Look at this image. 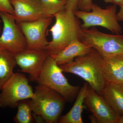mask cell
Masks as SVG:
<instances>
[{
  "label": "cell",
  "instance_id": "cell-1",
  "mask_svg": "<svg viewBox=\"0 0 123 123\" xmlns=\"http://www.w3.org/2000/svg\"><path fill=\"white\" fill-rule=\"evenodd\" d=\"M103 58L94 49L89 53L60 65L63 72L73 74L84 79L90 88L102 94L107 81L103 72Z\"/></svg>",
  "mask_w": 123,
  "mask_h": 123
},
{
  "label": "cell",
  "instance_id": "cell-2",
  "mask_svg": "<svg viewBox=\"0 0 123 123\" xmlns=\"http://www.w3.org/2000/svg\"><path fill=\"white\" fill-rule=\"evenodd\" d=\"M55 21L49 31L52 39L44 49L53 56L66 47L72 41L80 40L81 28L73 11L64 9L53 15Z\"/></svg>",
  "mask_w": 123,
  "mask_h": 123
},
{
  "label": "cell",
  "instance_id": "cell-3",
  "mask_svg": "<svg viewBox=\"0 0 123 123\" xmlns=\"http://www.w3.org/2000/svg\"><path fill=\"white\" fill-rule=\"evenodd\" d=\"M35 88L31 99L33 115L42 117L45 123H57L64 108L65 99L58 92L43 85L38 84Z\"/></svg>",
  "mask_w": 123,
  "mask_h": 123
},
{
  "label": "cell",
  "instance_id": "cell-4",
  "mask_svg": "<svg viewBox=\"0 0 123 123\" xmlns=\"http://www.w3.org/2000/svg\"><path fill=\"white\" fill-rule=\"evenodd\" d=\"M63 72L53 57L49 56L36 82L58 92L66 101L72 102L76 98L80 88L70 85Z\"/></svg>",
  "mask_w": 123,
  "mask_h": 123
},
{
  "label": "cell",
  "instance_id": "cell-5",
  "mask_svg": "<svg viewBox=\"0 0 123 123\" xmlns=\"http://www.w3.org/2000/svg\"><path fill=\"white\" fill-rule=\"evenodd\" d=\"M116 5H112L103 9L94 4L90 11L77 10L74 13L78 19L82 20L81 25L82 29H88L94 26H101L112 33L119 34L122 28L117 18Z\"/></svg>",
  "mask_w": 123,
  "mask_h": 123
},
{
  "label": "cell",
  "instance_id": "cell-6",
  "mask_svg": "<svg viewBox=\"0 0 123 123\" xmlns=\"http://www.w3.org/2000/svg\"><path fill=\"white\" fill-rule=\"evenodd\" d=\"M0 93V108H15L18 102L31 99L34 91L23 74L14 73L5 83Z\"/></svg>",
  "mask_w": 123,
  "mask_h": 123
},
{
  "label": "cell",
  "instance_id": "cell-7",
  "mask_svg": "<svg viewBox=\"0 0 123 123\" xmlns=\"http://www.w3.org/2000/svg\"><path fill=\"white\" fill-rule=\"evenodd\" d=\"M80 40L97 50L102 56L123 55V35L108 34L96 28H81Z\"/></svg>",
  "mask_w": 123,
  "mask_h": 123
},
{
  "label": "cell",
  "instance_id": "cell-8",
  "mask_svg": "<svg viewBox=\"0 0 123 123\" xmlns=\"http://www.w3.org/2000/svg\"><path fill=\"white\" fill-rule=\"evenodd\" d=\"M0 17L3 23L0 36V47L14 55L26 49V40L13 15L6 12H0Z\"/></svg>",
  "mask_w": 123,
  "mask_h": 123
},
{
  "label": "cell",
  "instance_id": "cell-9",
  "mask_svg": "<svg viewBox=\"0 0 123 123\" xmlns=\"http://www.w3.org/2000/svg\"><path fill=\"white\" fill-rule=\"evenodd\" d=\"M53 17H45L33 21L17 23L22 31L29 49H44L48 43L47 34Z\"/></svg>",
  "mask_w": 123,
  "mask_h": 123
},
{
  "label": "cell",
  "instance_id": "cell-10",
  "mask_svg": "<svg viewBox=\"0 0 123 123\" xmlns=\"http://www.w3.org/2000/svg\"><path fill=\"white\" fill-rule=\"evenodd\" d=\"M45 49H26L14 55L19 70L28 74L31 81H36L48 56Z\"/></svg>",
  "mask_w": 123,
  "mask_h": 123
},
{
  "label": "cell",
  "instance_id": "cell-11",
  "mask_svg": "<svg viewBox=\"0 0 123 123\" xmlns=\"http://www.w3.org/2000/svg\"><path fill=\"white\" fill-rule=\"evenodd\" d=\"M86 105L99 123H118L119 116L104 99L90 87L85 100Z\"/></svg>",
  "mask_w": 123,
  "mask_h": 123
},
{
  "label": "cell",
  "instance_id": "cell-12",
  "mask_svg": "<svg viewBox=\"0 0 123 123\" xmlns=\"http://www.w3.org/2000/svg\"><path fill=\"white\" fill-rule=\"evenodd\" d=\"M14 9L13 17L17 23L33 21L50 17L40 0H10Z\"/></svg>",
  "mask_w": 123,
  "mask_h": 123
},
{
  "label": "cell",
  "instance_id": "cell-13",
  "mask_svg": "<svg viewBox=\"0 0 123 123\" xmlns=\"http://www.w3.org/2000/svg\"><path fill=\"white\" fill-rule=\"evenodd\" d=\"M102 56L103 72L107 82L123 84V55Z\"/></svg>",
  "mask_w": 123,
  "mask_h": 123
},
{
  "label": "cell",
  "instance_id": "cell-14",
  "mask_svg": "<svg viewBox=\"0 0 123 123\" xmlns=\"http://www.w3.org/2000/svg\"><path fill=\"white\" fill-rule=\"evenodd\" d=\"M92 48L79 39L72 41L63 50L52 56L59 66L72 61L76 57L89 53Z\"/></svg>",
  "mask_w": 123,
  "mask_h": 123
},
{
  "label": "cell",
  "instance_id": "cell-15",
  "mask_svg": "<svg viewBox=\"0 0 123 123\" xmlns=\"http://www.w3.org/2000/svg\"><path fill=\"white\" fill-rule=\"evenodd\" d=\"M101 95L119 116H123V84L107 82Z\"/></svg>",
  "mask_w": 123,
  "mask_h": 123
},
{
  "label": "cell",
  "instance_id": "cell-16",
  "mask_svg": "<svg viewBox=\"0 0 123 123\" xmlns=\"http://www.w3.org/2000/svg\"><path fill=\"white\" fill-rule=\"evenodd\" d=\"M89 84L86 82L80 88L76 98L74 105L66 115L61 117L59 119L60 123H83L82 114L84 108V104L87 94Z\"/></svg>",
  "mask_w": 123,
  "mask_h": 123
},
{
  "label": "cell",
  "instance_id": "cell-17",
  "mask_svg": "<svg viewBox=\"0 0 123 123\" xmlns=\"http://www.w3.org/2000/svg\"><path fill=\"white\" fill-rule=\"evenodd\" d=\"M17 65L14 55L0 47V91L14 73Z\"/></svg>",
  "mask_w": 123,
  "mask_h": 123
},
{
  "label": "cell",
  "instance_id": "cell-18",
  "mask_svg": "<svg viewBox=\"0 0 123 123\" xmlns=\"http://www.w3.org/2000/svg\"><path fill=\"white\" fill-rule=\"evenodd\" d=\"M17 112L13 118L17 123H32L34 121L31 104V99H24L18 102Z\"/></svg>",
  "mask_w": 123,
  "mask_h": 123
},
{
  "label": "cell",
  "instance_id": "cell-19",
  "mask_svg": "<svg viewBox=\"0 0 123 123\" xmlns=\"http://www.w3.org/2000/svg\"><path fill=\"white\" fill-rule=\"evenodd\" d=\"M49 16L65 9L68 0H40Z\"/></svg>",
  "mask_w": 123,
  "mask_h": 123
},
{
  "label": "cell",
  "instance_id": "cell-20",
  "mask_svg": "<svg viewBox=\"0 0 123 123\" xmlns=\"http://www.w3.org/2000/svg\"><path fill=\"white\" fill-rule=\"evenodd\" d=\"M0 12H6L13 15V8L10 0H0Z\"/></svg>",
  "mask_w": 123,
  "mask_h": 123
},
{
  "label": "cell",
  "instance_id": "cell-21",
  "mask_svg": "<svg viewBox=\"0 0 123 123\" xmlns=\"http://www.w3.org/2000/svg\"><path fill=\"white\" fill-rule=\"evenodd\" d=\"M93 4L92 0H79L78 9L81 11L89 12L91 11Z\"/></svg>",
  "mask_w": 123,
  "mask_h": 123
},
{
  "label": "cell",
  "instance_id": "cell-22",
  "mask_svg": "<svg viewBox=\"0 0 123 123\" xmlns=\"http://www.w3.org/2000/svg\"><path fill=\"white\" fill-rule=\"evenodd\" d=\"M79 1V0H68L65 9L73 12L77 10Z\"/></svg>",
  "mask_w": 123,
  "mask_h": 123
},
{
  "label": "cell",
  "instance_id": "cell-23",
  "mask_svg": "<svg viewBox=\"0 0 123 123\" xmlns=\"http://www.w3.org/2000/svg\"><path fill=\"white\" fill-rule=\"evenodd\" d=\"M120 10L117 13V18L118 21H123V3L120 6Z\"/></svg>",
  "mask_w": 123,
  "mask_h": 123
},
{
  "label": "cell",
  "instance_id": "cell-24",
  "mask_svg": "<svg viewBox=\"0 0 123 123\" xmlns=\"http://www.w3.org/2000/svg\"><path fill=\"white\" fill-rule=\"evenodd\" d=\"M110 2L120 7L123 3V0H110Z\"/></svg>",
  "mask_w": 123,
  "mask_h": 123
},
{
  "label": "cell",
  "instance_id": "cell-25",
  "mask_svg": "<svg viewBox=\"0 0 123 123\" xmlns=\"http://www.w3.org/2000/svg\"><path fill=\"white\" fill-rule=\"evenodd\" d=\"M90 119V121L92 123H98L97 122V119L93 115H90L89 116Z\"/></svg>",
  "mask_w": 123,
  "mask_h": 123
},
{
  "label": "cell",
  "instance_id": "cell-26",
  "mask_svg": "<svg viewBox=\"0 0 123 123\" xmlns=\"http://www.w3.org/2000/svg\"><path fill=\"white\" fill-rule=\"evenodd\" d=\"M118 123H123V116H120L118 121Z\"/></svg>",
  "mask_w": 123,
  "mask_h": 123
},
{
  "label": "cell",
  "instance_id": "cell-27",
  "mask_svg": "<svg viewBox=\"0 0 123 123\" xmlns=\"http://www.w3.org/2000/svg\"><path fill=\"white\" fill-rule=\"evenodd\" d=\"M105 2H106V3H108L110 2V0H103Z\"/></svg>",
  "mask_w": 123,
  "mask_h": 123
},
{
  "label": "cell",
  "instance_id": "cell-28",
  "mask_svg": "<svg viewBox=\"0 0 123 123\" xmlns=\"http://www.w3.org/2000/svg\"><path fill=\"white\" fill-rule=\"evenodd\" d=\"M1 27L0 25V34L1 33Z\"/></svg>",
  "mask_w": 123,
  "mask_h": 123
}]
</instances>
